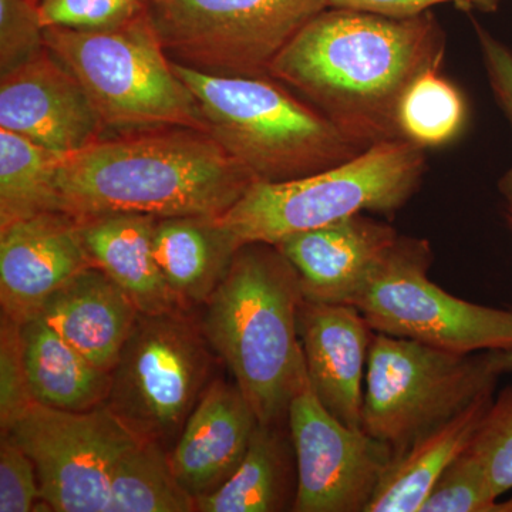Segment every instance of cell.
<instances>
[{"instance_id": "f546056e", "label": "cell", "mask_w": 512, "mask_h": 512, "mask_svg": "<svg viewBox=\"0 0 512 512\" xmlns=\"http://www.w3.org/2000/svg\"><path fill=\"white\" fill-rule=\"evenodd\" d=\"M45 28L97 32L124 25L146 5L134 0H36Z\"/></svg>"}, {"instance_id": "d6986e66", "label": "cell", "mask_w": 512, "mask_h": 512, "mask_svg": "<svg viewBox=\"0 0 512 512\" xmlns=\"http://www.w3.org/2000/svg\"><path fill=\"white\" fill-rule=\"evenodd\" d=\"M79 222L93 265L130 296L140 313L183 311L175 302L154 254L156 217L111 214Z\"/></svg>"}, {"instance_id": "9a60e30c", "label": "cell", "mask_w": 512, "mask_h": 512, "mask_svg": "<svg viewBox=\"0 0 512 512\" xmlns=\"http://www.w3.org/2000/svg\"><path fill=\"white\" fill-rule=\"evenodd\" d=\"M399 238L392 225L357 214L275 247L298 274L303 298L352 305Z\"/></svg>"}, {"instance_id": "4316f807", "label": "cell", "mask_w": 512, "mask_h": 512, "mask_svg": "<svg viewBox=\"0 0 512 512\" xmlns=\"http://www.w3.org/2000/svg\"><path fill=\"white\" fill-rule=\"evenodd\" d=\"M467 451L483 466L498 498L512 491V386L490 403Z\"/></svg>"}, {"instance_id": "cb8c5ba5", "label": "cell", "mask_w": 512, "mask_h": 512, "mask_svg": "<svg viewBox=\"0 0 512 512\" xmlns=\"http://www.w3.org/2000/svg\"><path fill=\"white\" fill-rule=\"evenodd\" d=\"M59 158L28 138L0 128V227L60 211Z\"/></svg>"}, {"instance_id": "8d00e7d4", "label": "cell", "mask_w": 512, "mask_h": 512, "mask_svg": "<svg viewBox=\"0 0 512 512\" xmlns=\"http://www.w3.org/2000/svg\"><path fill=\"white\" fill-rule=\"evenodd\" d=\"M511 222H512V218H511Z\"/></svg>"}, {"instance_id": "836d02e7", "label": "cell", "mask_w": 512, "mask_h": 512, "mask_svg": "<svg viewBox=\"0 0 512 512\" xmlns=\"http://www.w3.org/2000/svg\"><path fill=\"white\" fill-rule=\"evenodd\" d=\"M500 2L501 0H328L329 8L360 10L393 19L416 18L429 13L434 6L447 3L466 9H494Z\"/></svg>"}, {"instance_id": "6da1fadb", "label": "cell", "mask_w": 512, "mask_h": 512, "mask_svg": "<svg viewBox=\"0 0 512 512\" xmlns=\"http://www.w3.org/2000/svg\"><path fill=\"white\" fill-rule=\"evenodd\" d=\"M444 56L446 33L430 12L393 19L328 8L282 50L268 76L370 147L402 137L404 93L420 74L441 69Z\"/></svg>"}, {"instance_id": "9c48e42d", "label": "cell", "mask_w": 512, "mask_h": 512, "mask_svg": "<svg viewBox=\"0 0 512 512\" xmlns=\"http://www.w3.org/2000/svg\"><path fill=\"white\" fill-rule=\"evenodd\" d=\"M210 343L184 311L144 315L111 370L106 406L137 439L180 436L210 375Z\"/></svg>"}, {"instance_id": "52a82bcc", "label": "cell", "mask_w": 512, "mask_h": 512, "mask_svg": "<svg viewBox=\"0 0 512 512\" xmlns=\"http://www.w3.org/2000/svg\"><path fill=\"white\" fill-rule=\"evenodd\" d=\"M500 376L491 350L451 352L376 332L367 359L362 429L397 456L494 394Z\"/></svg>"}, {"instance_id": "7402d4cb", "label": "cell", "mask_w": 512, "mask_h": 512, "mask_svg": "<svg viewBox=\"0 0 512 512\" xmlns=\"http://www.w3.org/2000/svg\"><path fill=\"white\" fill-rule=\"evenodd\" d=\"M493 399L494 394L481 397L394 456L366 512H421L444 471L470 446Z\"/></svg>"}, {"instance_id": "d4e9b609", "label": "cell", "mask_w": 512, "mask_h": 512, "mask_svg": "<svg viewBox=\"0 0 512 512\" xmlns=\"http://www.w3.org/2000/svg\"><path fill=\"white\" fill-rule=\"evenodd\" d=\"M192 511L195 498L178 483L163 444L138 439L114 468L110 512Z\"/></svg>"}, {"instance_id": "277c9868", "label": "cell", "mask_w": 512, "mask_h": 512, "mask_svg": "<svg viewBox=\"0 0 512 512\" xmlns=\"http://www.w3.org/2000/svg\"><path fill=\"white\" fill-rule=\"evenodd\" d=\"M173 67L197 100L208 133L256 183L320 173L369 148L272 77Z\"/></svg>"}, {"instance_id": "2e32d148", "label": "cell", "mask_w": 512, "mask_h": 512, "mask_svg": "<svg viewBox=\"0 0 512 512\" xmlns=\"http://www.w3.org/2000/svg\"><path fill=\"white\" fill-rule=\"evenodd\" d=\"M373 332L353 305L303 298L299 336L309 380L323 406L350 427H362Z\"/></svg>"}, {"instance_id": "7a4b0ae2", "label": "cell", "mask_w": 512, "mask_h": 512, "mask_svg": "<svg viewBox=\"0 0 512 512\" xmlns=\"http://www.w3.org/2000/svg\"><path fill=\"white\" fill-rule=\"evenodd\" d=\"M255 178L207 131L157 127L104 136L60 156V211L77 221L111 214L221 217Z\"/></svg>"}, {"instance_id": "3957f363", "label": "cell", "mask_w": 512, "mask_h": 512, "mask_svg": "<svg viewBox=\"0 0 512 512\" xmlns=\"http://www.w3.org/2000/svg\"><path fill=\"white\" fill-rule=\"evenodd\" d=\"M298 274L275 245L238 249L208 299L202 330L265 426H282L306 370Z\"/></svg>"}, {"instance_id": "30bf717a", "label": "cell", "mask_w": 512, "mask_h": 512, "mask_svg": "<svg viewBox=\"0 0 512 512\" xmlns=\"http://www.w3.org/2000/svg\"><path fill=\"white\" fill-rule=\"evenodd\" d=\"M426 239L400 237L352 305L370 328L458 353L512 346V311L451 295L429 278Z\"/></svg>"}, {"instance_id": "4dcf8cb0", "label": "cell", "mask_w": 512, "mask_h": 512, "mask_svg": "<svg viewBox=\"0 0 512 512\" xmlns=\"http://www.w3.org/2000/svg\"><path fill=\"white\" fill-rule=\"evenodd\" d=\"M35 403L23 362L20 323L2 313L0 325V427L2 434Z\"/></svg>"}, {"instance_id": "484cf974", "label": "cell", "mask_w": 512, "mask_h": 512, "mask_svg": "<svg viewBox=\"0 0 512 512\" xmlns=\"http://www.w3.org/2000/svg\"><path fill=\"white\" fill-rule=\"evenodd\" d=\"M468 109L456 84L441 69L420 74L404 93L399 109L400 134L424 148L441 147L460 136Z\"/></svg>"}, {"instance_id": "ffe728a7", "label": "cell", "mask_w": 512, "mask_h": 512, "mask_svg": "<svg viewBox=\"0 0 512 512\" xmlns=\"http://www.w3.org/2000/svg\"><path fill=\"white\" fill-rule=\"evenodd\" d=\"M239 247L217 217L157 218L154 254L180 309L207 303Z\"/></svg>"}, {"instance_id": "ac0fdd59", "label": "cell", "mask_w": 512, "mask_h": 512, "mask_svg": "<svg viewBox=\"0 0 512 512\" xmlns=\"http://www.w3.org/2000/svg\"><path fill=\"white\" fill-rule=\"evenodd\" d=\"M39 313L70 345L110 373L140 316L130 296L94 265L57 288Z\"/></svg>"}, {"instance_id": "7c38bea8", "label": "cell", "mask_w": 512, "mask_h": 512, "mask_svg": "<svg viewBox=\"0 0 512 512\" xmlns=\"http://www.w3.org/2000/svg\"><path fill=\"white\" fill-rule=\"evenodd\" d=\"M295 453V512H366L392 466V446L323 406L309 376L288 410Z\"/></svg>"}, {"instance_id": "e575fe53", "label": "cell", "mask_w": 512, "mask_h": 512, "mask_svg": "<svg viewBox=\"0 0 512 512\" xmlns=\"http://www.w3.org/2000/svg\"><path fill=\"white\" fill-rule=\"evenodd\" d=\"M491 356L500 375L512 373V346L504 350H491Z\"/></svg>"}, {"instance_id": "ba28073f", "label": "cell", "mask_w": 512, "mask_h": 512, "mask_svg": "<svg viewBox=\"0 0 512 512\" xmlns=\"http://www.w3.org/2000/svg\"><path fill=\"white\" fill-rule=\"evenodd\" d=\"M328 0H150L168 57L200 72L265 77Z\"/></svg>"}, {"instance_id": "83f0119b", "label": "cell", "mask_w": 512, "mask_h": 512, "mask_svg": "<svg viewBox=\"0 0 512 512\" xmlns=\"http://www.w3.org/2000/svg\"><path fill=\"white\" fill-rule=\"evenodd\" d=\"M498 500L483 466L466 450L444 471L421 512H494Z\"/></svg>"}, {"instance_id": "1f68e13d", "label": "cell", "mask_w": 512, "mask_h": 512, "mask_svg": "<svg viewBox=\"0 0 512 512\" xmlns=\"http://www.w3.org/2000/svg\"><path fill=\"white\" fill-rule=\"evenodd\" d=\"M471 23L491 93L512 131V49L478 20L471 19ZM497 190L512 214V164L498 180Z\"/></svg>"}, {"instance_id": "d590c367", "label": "cell", "mask_w": 512, "mask_h": 512, "mask_svg": "<svg viewBox=\"0 0 512 512\" xmlns=\"http://www.w3.org/2000/svg\"><path fill=\"white\" fill-rule=\"evenodd\" d=\"M134 2H140L144 3V5H147V3L150 2V0H134Z\"/></svg>"}, {"instance_id": "e0dca14e", "label": "cell", "mask_w": 512, "mask_h": 512, "mask_svg": "<svg viewBox=\"0 0 512 512\" xmlns=\"http://www.w3.org/2000/svg\"><path fill=\"white\" fill-rule=\"evenodd\" d=\"M258 423L237 384H208L168 453L178 483L194 498L217 490L241 463Z\"/></svg>"}, {"instance_id": "5bb4252c", "label": "cell", "mask_w": 512, "mask_h": 512, "mask_svg": "<svg viewBox=\"0 0 512 512\" xmlns=\"http://www.w3.org/2000/svg\"><path fill=\"white\" fill-rule=\"evenodd\" d=\"M93 262L80 222L64 212H43L0 227L2 313L22 323L46 299Z\"/></svg>"}, {"instance_id": "603a6c76", "label": "cell", "mask_w": 512, "mask_h": 512, "mask_svg": "<svg viewBox=\"0 0 512 512\" xmlns=\"http://www.w3.org/2000/svg\"><path fill=\"white\" fill-rule=\"evenodd\" d=\"M281 427L258 423L234 473L217 490L195 498V511H284L291 498L292 460Z\"/></svg>"}, {"instance_id": "4fadbf2b", "label": "cell", "mask_w": 512, "mask_h": 512, "mask_svg": "<svg viewBox=\"0 0 512 512\" xmlns=\"http://www.w3.org/2000/svg\"><path fill=\"white\" fill-rule=\"evenodd\" d=\"M0 128L57 156L82 150L107 134L82 84L47 49L0 76Z\"/></svg>"}, {"instance_id": "d6a6232c", "label": "cell", "mask_w": 512, "mask_h": 512, "mask_svg": "<svg viewBox=\"0 0 512 512\" xmlns=\"http://www.w3.org/2000/svg\"><path fill=\"white\" fill-rule=\"evenodd\" d=\"M43 501L35 463L29 454L9 437L0 443V512L40 511Z\"/></svg>"}, {"instance_id": "8992f818", "label": "cell", "mask_w": 512, "mask_h": 512, "mask_svg": "<svg viewBox=\"0 0 512 512\" xmlns=\"http://www.w3.org/2000/svg\"><path fill=\"white\" fill-rule=\"evenodd\" d=\"M45 40L47 50L82 84L107 131H207L200 106L175 73L146 8L109 30L46 28Z\"/></svg>"}, {"instance_id": "8fae6325", "label": "cell", "mask_w": 512, "mask_h": 512, "mask_svg": "<svg viewBox=\"0 0 512 512\" xmlns=\"http://www.w3.org/2000/svg\"><path fill=\"white\" fill-rule=\"evenodd\" d=\"M2 436L32 458L43 501L56 512H110L114 468L138 440L106 404L67 412L33 403Z\"/></svg>"}, {"instance_id": "44dd1931", "label": "cell", "mask_w": 512, "mask_h": 512, "mask_svg": "<svg viewBox=\"0 0 512 512\" xmlns=\"http://www.w3.org/2000/svg\"><path fill=\"white\" fill-rule=\"evenodd\" d=\"M23 362L35 403L87 412L106 403L111 373L94 365L40 313L20 323Z\"/></svg>"}, {"instance_id": "5b68a950", "label": "cell", "mask_w": 512, "mask_h": 512, "mask_svg": "<svg viewBox=\"0 0 512 512\" xmlns=\"http://www.w3.org/2000/svg\"><path fill=\"white\" fill-rule=\"evenodd\" d=\"M426 153L406 138L380 141L320 173L254 183L218 222L239 248L282 239L363 214L393 215L412 200Z\"/></svg>"}, {"instance_id": "f1b7e54d", "label": "cell", "mask_w": 512, "mask_h": 512, "mask_svg": "<svg viewBox=\"0 0 512 512\" xmlns=\"http://www.w3.org/2000/svg\"><path fill=\"white\" fill-rule=\"evenodd\" d=\"M36 0H0V76L46 52Z\"/></svg>"}]
</instances>
